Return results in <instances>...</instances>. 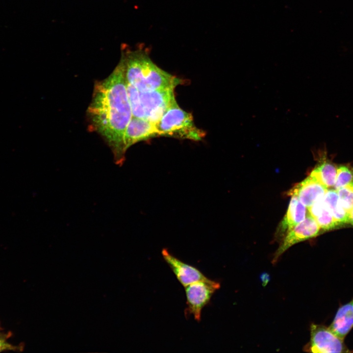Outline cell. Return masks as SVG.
<instances>
[{
  "mask_svg": "<svg viewBox=\"0 0 353 353\" xmlns=\"http://www.w3.org/2000/svg\"><path fill=\"white\" fill-rule=\"evenodd\" d=\"M328 327L338 336L345 339L353 328V298L339 308Z\"/></svg>",
  "mask_w": 353,
  "mask_h": 353,
  "instance_id": "7c38bea8",
  "label": "cell"
},
{
  "mask_svg": "<svg viewBox=\"0 0 353 353\" xmlns=\"http://www.w3.org/2000/svg\"><path fill=\"white\" fill-rule=\"evenodd\" d=\"M158 136L155 124L132 116L125 133V150L138 142Z\"/></svg>",
  "mask_w": 353,
  "mask_h": 353,
  "instance_id": "30bf717a",
  "label": "cell"
},
{
  "mask_svg": "<svg viewBox=\"0 0 353 353\" xmlns=\"http://www.w3.org/2000/svg\"><path fill=\"white\" fill-rule=\"evenodd\" d=\"M322 199L308 208V214L314 219L323 231H328L341 227L335 220Z\"/></svg>",
  "mask_w": 353,
  "mask_h": 353,
  "instance_id": "5bb4252c",
  "label": "cell"
},
{
  "mask_svg": "<svg viewBox=\"0 0 353 353\" xmlns=\"http://www.w3.org/2000/svg\"><path fill=\"white\" fill-rule=\"evenodd\" d=\"M353 182V169L348 165L337 166L334 188L336 190Z\"/></svg>",
  "mask_w": 353,
  "mask_h": 353,
  "instance_id": "2e32d148",
  "label": "cell"
},
{
  "mask_svg": "<svg viewBox=\"0 0 353 353\" xmlns=\"http://www.w3.org/2000/svg\"><path fill=\"white\" fill-rule=\"evenodd\" d=\"M291 196L287 212L276 231V239L279 241L291 228L304 220L307 216L306 207L297 196Z\"/></svg>",
  "mask_w": 353,
  "mask_h": 353,
  "instance_id": "8fae6325",
  "label": "cell"
},
{
  "mask_svg": "<svg viewBox=\"0 0 353 353\" xmlns=\"http://www.w3.org/2000/svg\"><path fill=\"white\" fill-rule=\"evenodd\" d=\"M320 230L316 221L308 214L304 220L291 228L280 240L272 263H276L280 256L294 245L319 235Z\"/></svg>",
  "mask_w": 353,
  "mask_h": 353,
  "instance_id": "52a82bcc",
  "label": "cell"
},
{
  "mask_svg": "<svg viewBox=\"0 0 353 353\" xmlns=\"http://www.w3.org/2000/svg\"><path fill=\"white\" fill-rule=\"evenodd\" d=\"M322 200L341 227L349 224V213L342 206L335 189H328Z\"/></svg>",
  "mask_w": 353,
  "mask_h": 353,
  "instance_id": "9a60e30c",
  "label": "cell"
},
{
  "mask_svg": "<svg viewBox=\"0 0 353 353\" xmlns=\"http://www.w3.org/2000/svg\"><path fill=\"white\" fill-rule=\"evenodd\" d=\"M126 83L140 92L175 89L182 80L158 67L143 50L123 53Z\"/></svg>",
  "mask_w": 353,
  "mask_h": 353,
  "instance_id": "7a4b0ae2",
  "label": "cell"
},
{
  "mask_svg": "<svg viewBox=\"0 0 353 353\" xmlns=\"http://www.w3.org/2000/svg\"><path fill=\"white\" fill-rule=\"evenodd\" d=\"M155 126L159 136L199 141L206 135L204 130L195 125L192 114L181 108L176 100L168 108Z\"/></svg>",
  "mask_w": 353,
  "mask_h": 353,
  "instance_id": "277c9868",
  "label": "cell"
},
{
  "mask_svg": "<svg viewBox=\"0 0 353 353\" xmlns=\"http://www.w3.org/2000/svg\"><path fill=\"white\" fill-rule=\"evenodd\" d=\"M220 284L211 279L199 281L185 287L187 308L185 311L193 315L195 320L200 322L202 309L210 302Z\"/></svg>",
  "mask_w": 353,
  "mask_h": 353,
  "instance_id": "8992f818",
  "label": "cell"
},
{
  "mask_svg": "<svg viewBox=\"0 0 353 353\" xmlns=\"http://www.w3.org/2000/svg\"><path fill=\"white\" fill-rule=\"evenodd\" d=\"M87 113L90 129L103 138L111 149L116 163L122 164L126 152L125 133L132 117L122 55L112 73L95 83Z\"/></svg>",
  "mask_w": 353,
  "mask_h": 353,
  "instance_id": "6da1fadb",
  "label": "cell"
},
{
  "mask_svg": "<svg viewBox=\"0 0 353 353\" xmlns=\"http://www.w3.org/2000/svg\"><path fill=\"white\" fill-rule=\"evenodd\" d=\"M161 253L177 280L184 287L197 281L210 279L197 268L182 262L170 253L166 249H163Z\"/></svg>",
  "mask_w": 353,
  "mask_h": 353,
  "instance_id": "9c48e42d",
  "label": "cell"
},
{
  "mask_svg": "<svg viewBox=\"0 0 353 353\" xmlns=\"http://www.w3.org/2000/svg\"><path fill=\"white\" fill-rule=\"evenodd\" d=\"M132 116L156 124L176 100L174 89L140 92L126 83Z\"/></svg>",
  "mask_w": 353,
  "mask_h": 353,
  "instance_id": "3957f363",
  "label": "cell"
},
{
  "mask_svg": "<svg viewBox=\"0 0 353 353\" xmlns=\"http://www.w3.org/2000/svg\"><path fill=\"white\" fill-rule=\"evenodd\" d=\"M310 339L304 350L310 353H350L344 340L336 335L329 327L312 324L310 325Z\"/></svg>",
  "mask_w": 353,
  "mask_h": 353,
  "instance_id": "5b68a950",
  "label": "cell"
},
{
  "mask_svg": "<svg viewBox=\"0 0 353 353\" xmlns=\"http://www.w3.org/2000/svg\"><path fill=\"white\" fill-rule=\"evenodd\" d=\"M318 163L310 174L315 176L328 188L334 186L337 166L330 161L326 152L319 153Z\"/></svg>",
  "mask_w": 353,
  "mask_h": 353,
  "instance_id": "4fadbf2b",
  "label": "cell"
},
{
  "mask_svg": "<svg viewBox=\"0 0 353 353\" xmlns=\"http://www.w3.org/2000/svg\"><path fill=\"white\" fill-rule=\"evenodd\" d=\"M343 207L348 213L353 209V182L336 190Z\"/></svg>",
  "mask_w": 353,
  "mask_h": 353,
  "instance_id": "e0dca14e",
  "label": "cell"
},
{
  "mask_svg": "<svg viewBox=\"0 0 353 353\" xmlns=\"http://www.w3.org/2000/svg\"><path fill=\"white\" fill-rule=\"evenodd\" d=\"M9 337V333L0 332V352L6 351H22L24 349L23 345L15 346L8 342V339Z\"/></svg>",
  "mask_w": 353,
  "mask_h": 353,
  "instance_id": "ac0fdd59",
  "label": "cell"
},
{
  "mask_svg": "<svg viewBox=\"0 0 353 353\" xmlns=\"http://www.w3.org/2000/svg\"><path fill=\"white\" fill-rule=\"evenodd\" d=\"M328 188L315 176L310 175L303 181L297 183L288 192V195L297 196L307 207L322 199Z\"/></svg>",
  "mask_w": 353,
  "mask_h": 353,
  "instance_id": "ba28073f",
  "label": "cell"
},
{
  "mask_svg": "<svg viewBox=\"0 0 353 353\" xmlns=\"http://www.w3.org/2000/svg\"><path fill=\"white\" fill-rule=\"evenodd\" d=\"M349 224L353 226V209L349 213Z\"/></svg>",
  "mask_w": 353,
  "mask_h": 353,
  "instance_id": "d6986e66",
  "label": "cell"
}]
</instances>
